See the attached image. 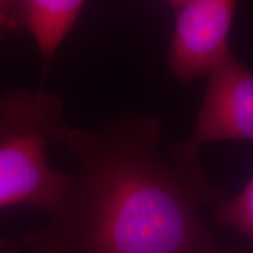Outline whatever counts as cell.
<instances>
[{
	"mask_svg": "<svg viewBox=\"0 0 253 253\" xmlns=\"http://www.w3.org/2000/svg\"><path fill=\"white\" fill-rule=\"evenodd\" d=\"M77 175L31 253H230L203 218L229 197L211 184L201 153L164 144L161 120L130 110L62 143Z\"/></svg>",
	"mask_w": 253,
	"mask_h": 253,
	"instance_id": "6da1fadb",
	"label": "cell"
},
{
	"mask_svg": "<svg viewBox=\"0 0 253 253\" xmlns=\"http://www.w3.org/2000/svg\"><path fill=\"white\" fill-rule=\"evenodd\" d=\"M69 129L54 91L17 87L1 94L0 209L30 205L49 214L59 207L73 176L50 166L48 154Z\"/></svg>",
	"mask_w": 253,
	"mask_h": 253,
	"instance_id": "7a4b0ae2",
	"label": "cell"
},
{
	"mask_svg": "<svg viewBox=\"0 0 253 253\" xmlns=\"http://www.w3.org/2000/svg\"><path fill=\"white\" fill-rule=\"evenodd\" d=\"M175 26L167 61L171 75L190 84L208 77L232 54L229 39L237 2L232 0L169 1Z\"/></svg>",
	"mask_w": 253,
	"mask_h": 253,
	"instance_id": "3957f363",
	"label": "cell"
},
{
	"mask_svg": "<svg viewBox=\"0 0 253 253\" xmlns=\"http://www.w3.org/2000/svg\"><path fill=\"white\" fill-rule=\"evenodd\" d=\"M253 142V72L230 54L208 75L207 88L185 148L201 153L208 143Z\"/></svg>",
	"mask_w": 253,
	"mask_h": 253,
	"instance_id": "277c9868",
	"label": "cell"
},
{
	"mask_svg": "<svg viewBox=\"0 0 253 253\" xmlns=\"http://www.w3.org/2000/svg\"><path fill=\"white\" fill-rule=\"evenodd\" d=\"M84 7L82 0H20L21 32H27L36 43L43 73Z\"/></svg>",
	"mask_w": 253,
	"mask_h": 253,
	"instance_id": "5b68a950",
	"label": "cell"
},
{
	"mask_svg": "<svg viewBox=\"0 0 253 253\" xmlns=\"http://www.w3.org/2000/svg\"><path fill=\"white\" fill-rule=\"evenodd\" d=\"M213 219L253 242V176L238 195L227 197L213 209Z\"/></svg>",
	"mask_w": 253,
	"mask_h": 253,
	"instance_id": "8992f818",
	"label": "cell"
},
{
	"mask_svg": "<svg viewBox=\"0 0 253 253\" xmlns=\"http://www.w3.org/2000/svg\"><path fill=\"white\" fill-rule=\"evenodd\" d=\"M20 32V0H0V43Z\"/></svg>",
	"mask_w": 253,
	"mask_h": 253,
	"instance_id": "52a82bcc",
	"label": "cell"
},
{
	"mask_svg": "<svg viewBox=\"0 0 253 253\" xmlns=\"http://www.w3.org/2000/svg\"><path fill=\"white\" fill-rule=\"evenodd\" d=\"M0 253H19V249L11 238L0 236Z\"/></svg>",
	"mask_w": 253,
	"mask_h": 253,
	"instance_id": "ba28073f",
	"label": "cell"
},
{
	"mask_svg": "<svg viewBox=\"0 0 253 253\" xmlns=\"http://www.w3.org/2000/svg\"><path fill=\"white\" fill-rule=\"evenodd\" d=\"M230 253H245V252L240 251V250H238V249H231Z\"/></svg>",
	"mask_w": 253,
	"mask_h": 253,
	"instance_id": "9c48e42d",
	"label": "cell"
}]
</instances>
